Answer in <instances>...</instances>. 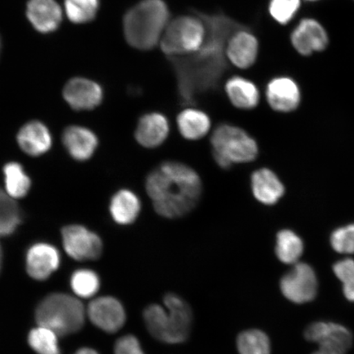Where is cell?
<instances>
[{
    "instance_id": "6da1fadb",
    "label": "cell",
    "mask_w": 354,
    "mask_h": 354,
    "mask_svg": "<svg viewBox=\"0 0 354 354\" xmlns=\"http://www.w3.org/2000/svg\"><path fill=\"white\" fill-rule=\"evenodd\" d=\"M196 12L205 22V41L192 54L167 59L175 73L180 99L187 106L196 103L198 96L218 87L228 69L225 48L229 39L243 28L223 12Z\"/></svg>"
},
{
    "instance_id": "7a4b0ae2",
    "label": "cell",
    "mask_w": 354,
    "mask_h": 354,
    "mask_svg": "<svg viewBox=\"0 0 354 354\" xmlns=\"http://www.w3.org/2000/svg\"><path fill=\"white\" fill-rule=\"evenodd\" d=\"M145 192L155 212L174 220L190 214L203 196L201 175L192 167L179 161H165L146 176Z\"/></svg>"
},
{
    "instance_id": "3957f363",
    "label": "cell",
    "mask_w": 354,
    "mask_h": 354,
    "mask_svg": "<svg viewBox=\"0 0 354 354\" xmlns=\"http://www.w3.org/2000/svg\"><path fill=\"white\" fill-rule=\"evenodd\" d=\"M170 21L169 8L165 0H141L124 16V37L136 50H151L160 42Z\"/></svg>"
},
{
    "instance_id": "277c9868",
    "label": "cell",
    "mask_w": 354,
    "mask_h": 354,
    "mask_svg": "<svg viewBox=\"0 0 354 354\" xmlns=\"http://www.w3.org/2000/svg\"><path fill=\"white\" fill-rule=\"evenodd\" d=\"M165 308L150 305L145 310L146 327L153 338L167 344L183 343L192 329L193 314L189 304L178 295L165 298Z\"/></svg>"
},
{
    "instance_id": "5b68a950",
    "label": "cell",
    "mask_w": 354,
    "mask_h": 354,
    "mask_svg": "<svg viewBox=\"0 0 354 354\" xmlns=\"http://www.w3.org/2000/svg\"><path fill=\"white\" fill-rule=\"evenodd\" d=\"M210 145L212 158L223 170L253 162L259 155V146L253 137L231 123H221L212 131Z\"/></svg>"
},
{
    "instance_id": "8992f818",
    "label": "cell",
    "mask_w": 354,
    "mask_h": 354,
    "mask_svg": "<svg viewBox=\"0 0 354 354\" xmlns=\"http://www.w3.org/2000/svg\"><path fill=\"white\" fill-rule=\"evenodd\" d=\"M86 311L80 301L64 294L48 296L39 304L35 318L39 326L46 327L57 335H66L82 328Z\"/></svg>"
},
{
    "instance_id": "52a82bcc",
    "label": "cell",
    "mask_w": 354,
    "mask_h": 354,
    "mask_svg": "<svg viewBox=\"0 0 354 354\" xmlns=\"http://www.w3.org/2000/svg\"><path fill=\"white\" fill-rule=\"evenodd\" d=\"M205 35V22L194 11L193 15L179 16L170 21L159 46L167 59L187 55L201 47Z\"/></svg>"
},
{
    "instance_id": "ba28073f",
    "label": "cell",
    "mask_w": 354,
    "mask_h": 354,
    "mask_svg": "<svg viewBox=\"0 0 354 354\" xmlns=\"http://www.w3.org/2000/svg\"><path fill=\"white\" fill-rule=\"evenodd\" d=\"M304 335L308 342L319 344L318 351L313 354H345L352 346L351 332L335 323H313Z\"/></svg>"
},
{
    "instance_id": "9c48e42d",
    "label": "cell",
    "mask_w": 354,
    "mask_h": 354,
    "mask_svg": "<svg viewBox=\"0 0 354 354\" xmlns=\"http://www.w3.org/2000/svg\"><path fill=\"white\" fill-rule=\"evenodd\" d=\"M66 253L78 261L96 260L103 253L104 245L99 234L83 225H68L62 231Z\"/></svg>"
},
{
    "instance_id": "30bf717a",
    "label": "cell",
    "mask_w": 354,
    "mask_h": 354,
    "mask_svg": "<svg viewBox=\"0 0 354 354\" xmlns=\"http://www.w3.org/2000/svg\"><path fill=\"white\" fill-rule=\"evenodd\" d=\"M285 297L295 304L311 302L316 297L317 280L313 269L307 263H295L281 281Z\"/></svg>"
},
{
    "instance_id": "8fae6325",
    "label": "cell",
    "mask_w": 354,
    "mask_h": 354,
    "mask_svg": "<svg viewBox=\"0 0 354 354\" xmlns=\"http://www.w3.org/2000/svg\"><path fill=\"white\" fill-rule=\"evenodd\" d=\"M171 133L170 122L160 112L145 113L137 121L134 139L140 147L155 149L165 145Z\"/></svg>"
},
{
    "instance_id": "7c38bea8",
    "label": "cell",
    "mask_w": 354,
    "mask_h": 354,
    "mask_svg": "<svg viewBox=\"0 0 354 354\" xmlns=\"http://www.w3.org/2000/svg\"><path fill=\"white\" fill-rule=\"evenodd\" d=\"M87 314L93 324L108 333L118 331L126 322L122 304L109 296L93 300L88 304Z\"/></svg>"
},
{
    "instance_id": "4fadbf2b",
    "label": "cell",
    "mask_w": 354,
    "mask_h": 354,
    "mask_svg": "<svg viewBox=\"0 0 354 354\" xmlns=\"http://www.w3.org/2000/svg\"><path fill=\"white\" fill-rule=\"evenodd\" d=\"M64 98L75 110H92L104 100L103 88L92 80L76 77L71 79L64 88Z\"/></svg>"
},
{
    "instance_id": "5bb4252c",
    "label": "cell",
    "mask_w": 354,
    "mask_h": 354,
    "mask_svg": "<svg viewBox=\"0 0 354 354\" xmlns=\"http://www.w3.org/2000/svg\"><path fill=\"white\" fill-rule=\"evenodd\" d=\"M291 42L300 55L308 56L324 50L328 46V35L317 20L301 21L291 34Z\"/></svg>"
},
{
    "instance_id": "9a60e30c",
    "label": "cell",
    "mask_w": 354,
    "mask_h": 354,
    "mask_svg": "<svg viewBox=\"0 0 354 354\" xmlns=\"http://www.w3.org/2000/svg\"><path fill=\"white\" fill-rule=\"evenodd\" d=\"M258 54V39L246 26L232 34L225 48L228 61L241 69L249 68L253 66Z\"/></svg>"
},
{
    "instance_id": "2e32d148",
    "label": "cell",
    "mask_w": 354,
    "mask_h": 354,
    "mask_svg": "<svg viewBox=\"0 0 354 354\" xmlns=\"http://www.w3.org/2000/svg\"><path fill=\"white\" fill-rule=\"evenodd\" d=\"M266 98L273 110L289 113L299 107L301 100L299 87L293 79L276 77L266 88Z\"/></svg>"
},
{
    "instance_id": "e0dca14e",
    "label": "cell",
    "mask_w": 354,
    "mask_h": 354,
    "mask_svg": "<svg viewBox=\"0 0 354 354\" xmlns=\"http://www.w3.org/2000/svg\"><path fill=\"white\" fill-rule=\"evenodd\" d=\"M109 211L115 223L129 227L136 223L142 212V201L134 190L122 188L110 198Z\"/></svg>"
},
{
    "instance_id": "ac0fdd59",
    "label": "cell",
    "mask_w": 354,
    "mask_h": 354,
    "mask_svg": "<svg viewBox=\"0 0 354 354\" xmlns=\"http://www.w3.org/2000/svg\"><path fill=\"white\" fill-rule=\"evenodd\" d=\"M59 251L46 243H35L30 248L26 255V269L35 280H46L59 268Z\"/></svg>"
},
{
    "instance_id": "d6986e66",
    "label": "cell",
    "mask_w": 354,
    "mask_h": 354,
    "mask_svg": "<svg viewBox=\"0 0 354 354\" xmlns=\"http://www.w3.org/2000/svg\"><path fill=\"white\" fill-rule=\"evenodd\" d=\"M26 17L37 32H55L63 20V11L56 0H29Z\"/></svg>"
},
{
    "instance_id": "ffe728a7",
    "label": "cell",
    "mask_w": 354,
    "mask_h": 354,
    "mask_svg": "<svg viewBox=\"0 0 354 354\" xmlns=\"http://www.w3.org/2000/svg\"><path fill=\"white\" fill-rule=\"evenodd\" d=\"M176 127L179 134L188 141L205 139L212 132V119L205 111L187 106L177 115Z\"/></svg>"
},
{
    "instance_id": "44dd1931",
    "label": "cell",
    "mask_w": 354,
    "mask_h": 354,
    "mask_svg": "<svg viewBox=\"0 0 354 354\" xmlns=\"http://www.w3.org/2000/svg\"><path fill=\"white\" fill-rule=\"evenodd\" d=\"M63 141L71 156L78 161H86L92 158L99 146V139L94 131L78 126L66 128Z\"/></svg>"
},
{
    "instance_id": "7402d4cb",
    "label": "cell",
    "mask_w": 354,
    "mask_h": 354,
    "mask_svg": "<svg viewBox=\"0 0 354 354\" xmlns=\"http://www.w3.org/2000/svg\"><path fill=\"white\" fill-rule=\"evenodd\" d=\"M252 193L256 201L265 205H275L285 193L278 176L268 168H260L251 176Z\"/></svg>"
},
{
    "instance_id": "603a6c76",
    "label": "cell",
    "mask_w": 354,
    "mask_h": 354,
    "mask_svg": "<svg viewBox=\"0 0 354 354\" xmlns=\"http://www.w3.org/2000/svg\"><path fill=\"white\" fill-rule=\"evenodd\" d=\"M225 92L231 104L238 109H254L259 104L258 87L245 77L234 76L229 78L225 84Z\"/></svg>"
},
{
    "instance_id": "cb8c5ba5",
    "label": "cell",
    "mask_w": 354,
    "mask_h": 354,
    "mask_svg": "<svg viewBox=\"0 0 354 354\" xmlns=\"http://www.w3.org/2000/svg\"><path fill=\"white\" fill-rule=\"evenodd\" d=\"M17 138L20 148L30 156H39L46 153L52 145L50 131L43 123L37 121L22 127Z\"/></svg>"
},
{
    "instance_id": "d4e9b609",
    "label": "cell",
    "mask_w": 354,
    "mask_h": 354,
    "mask_svg": "<svg viewBox=\"0 0 354 354\" xmlns=\"http://www.w3.org/2000/svg\"><path fill=\"white\" fill-rule=\"evenodd\" d=\"M304 252L301 238L290 230H283L277 234L276 254L286 264L297 263Z\"/></svg>"
},
{
    "instance_id": "484cf974",
    "label": "cell",
    "mask_w": 354,
    "mask_h": 354,
    "mask_svg": "<svg viewBox=\"0 0 354 354\" xmlns=\"http://www.w3.org/2000/svg\"><path fill=\"white\" fill-rule=\"evenodd\" d=\"M6 192L12 198H24L29 192L30 180L19 163H8L3 167Z\"/></svg>"
},
{
    "instance_id": "4316f807",
    "label": "cell",
    "mask_w": 354,
    "mask_h": 354,
    "mask_svg": "<svg viewBox=\"0 0 354 354\" xmlns=\"http://www.w3.org/2000/svg\"><path fill=\"white\" fill-rule=\"evenodd\" d=\"M21 215L13 198L0 189V236L15 232L21 223Z\"/></svg>"
},
{
    "instance_id": "83f0119b",
    "label": "cell",
    "mask_w": 354,
    "mask_h": 354,
    "mask_svg": "<svg viewBox=\"0 0 354 354\" xmlns=\"http://www.w3.org/2000/svg\"><path fill=\"white\" fill-rule=\"evenodd\" d=\"M66 17L76 24L94 20L100 10V0H65Z\"/></svg>"
},
{
    "instance_id": "f1b7e54d",
    "label": "cell",
    "mask_w": 354,
    "mask_h": 354,
    "mask_svg": "<svg viewBox=\"0 0 354 354\" xmlns=\"http://www.w3.org/2000/svg\"><path fill=\"white\" fill-rule=\"evenodd\" d=\"M238 351L241 354H270L271 344L268 335L259 330L242 332L237 339Z\"/></svg>"
},
{
    "instance_id": "f546056e",
    "label": "cell",
    "mask_w": 354,
    "mask_h": 354,
    "mask_svg": "<svg viewBox=\"0 0 354 354\" xmlns=\"http://www.w3.org/2000/svg\"><path fill=\"white\" fill-rule=\"evenodd\" d=\"M57 336L54 331L39 326L30 332L28 342L38 354H60Z\"/></svg>"
},
{
    "instance_id": "4dcf8cb0",
    "label": "cell",
    "mask_w": 354,
    "mask_h": 354,
    "mask_svg": "<svg viewBox=\"0 0 354 354\" xmlns=\"http://www.w3.org/2000/svg\"><path fill=\"white\" fill-rule=\"evenodd\" d=\"M100 278L95 272L88 269H81L75 272L71 286L75 294L82 298H91L100 290Z\"/></svg>"
},
{
    "instance_id": "1f68e13d",
    "label": "cell",
    "mask_w": 354,
    "mask_h": 354,
    "mask_svg": "<svg viewBox=\"0 0 354 354\" xmlns=\"http://www.w3.org/2000/svg\"><path fill=\"white\" fill-rule=\"evenodd\" d=\"M300 7V0H271L269 12L279 24L286 25L294 19Z\"/></svg>"
},
{
    "instance_id": "d6a6232c",
    "label": "cell",
    "mask_w": 354,
    "mask_h": 354,
    "mask_svg": "<svg viewBox=\"0 0 354 354\" xmlns=\"http://www.w3.org/2000/svg\"><path fill=\"white\" fill-rule=\"evenodd\" d=\"M330 243L339 254H354V224L336 229L331 234Z\"/></svg>"
},
{
    "instance_id": "836d02e7",
    "label": "cell",
    "mask_w": 354,
    "mask_h": 354,
    "mask_svg": "<svg viewBox=\"0 0 354 354\" xmlns=\"http://www.w3.org/2000/svg\"><path fill=\"white\" fill-rule=\"evenodd\" d=\"M115 354H145L138 339L134 335H126L115 344Z\"/></svg>"
},
{
    "instance_id": "e575fe53",
    "label": "cell",
    "mask_w": 354,
    "mask_h": 354,
    "mask_svg": "<svg viewBox=\"0 0 354 354\" xmlns=\"http://www.w3.org/2000/svg\"><path fill=\"white\" fill-rule=\"evenodd\" d=\"M333 271L343 284L354 281V260L346 259L339 261L334 265Z\"/></svg>"
},
{
    "instance_id": "d590c367",
    "label": "cell",
    "mask_w": 354,
    "mask_h": 354,
    "mask_svg": "<svg viewBox=\"0 0 354 354\" xmlns=\"http://www.w3.org/2000/svg\"><path fill=\"white\" fill-rule=\"evenodd\" d=\"M343 291L345 298L354 302V281L345 283L343 286Z\"/></svg>"
},
{
    "instance_id": "8d00e7d4",
    "label": "cell",
    "mask_w": 354,
    "mask_h": 354,
    "mask_svg": "<svg viewBox=\"0 0 354 354\" xmlns=\"http://www.w3.org/2000/svg\"><path fill=\"white\" fill-rule=\"evenodd\" d=\"M75 354H99L97 353L94 349L88 348H83L82 349H80Z\"/></svg>"
},
{
    "instance_id": "74e56055",
    "label": "cell",
    "mask_w": 354,
    "mask_h": 354,
    "mask_svg": "<svg viewBox=\"0 0 354 354\" xmlns=\"http://www.w3.org/2000/svg\"><path fill=\"white\" fill-rule=\"evenodd\" d=\"M1 260H2V250H1V246H0V264H1Z\"/></svg>"
},
{
    "instance_id": "f35d334b",
    "label": "cell",
    "mask_w": 354,
    "mask_h": 354,
    "mask_svg": "<svg viewBox=\"0 0 354 354\" xmlns=\"http://www.w3.org/2000/svg\"><path fill=\"white\" fill-rule=\"evenodd\" d=\"M309 1H316V0H309Z\"/></svg>"
},
{
    "instance_id": "ab89813d",
    "label": "cell",
    "mask_w": 354,
    "mask_h": 354,
    "mask_svg": "<svg viewBox=\"0 0 354 354\" xmlns=\"http://www.w3.org/2000/svg\"><path fill=\"white\" fill-rule=\"evenodd\" d=\"M0 48H1V41H0Z\"/></svg>"
}]
</instances>
